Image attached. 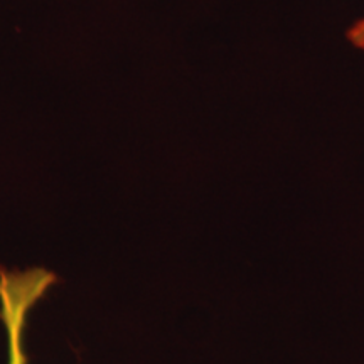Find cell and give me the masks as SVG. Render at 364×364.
Wrapping results in <instances>:
<instances>
[{
    "label": "cell",
    "mask_w": 364,
    "mask_h": 364,
    "mask_svg": "<svg viewBox=\"0 0 364 364\" xmlns=\"http://www.w3.org/2000/svg\"><path fill=\"white\" fill-rule=\"evenodd\" d=\"M346 36H348L349 43H351L354 48L363 49L364 51V17L354 22V24L349 27L348 34Z\"/></svg>",
    "instance_id": "7a4b0ae2"
},
{
    "label": "cell",
    "mask_w": 364,
    "mask_h": 364,
    "mask_svg": "<svg viewBox=\"0 0 364 364\" xmlns=\"http://www.w3.org/2000/svg\"><path fill=\"white\" fill-rule=\"evenodd\" d=\"M54 282L56 275L46 268H0V318L7 332V364H29L27 318Z\"/></svg>",
    "instance_id": "6da1fadb"
}]
</instances>
